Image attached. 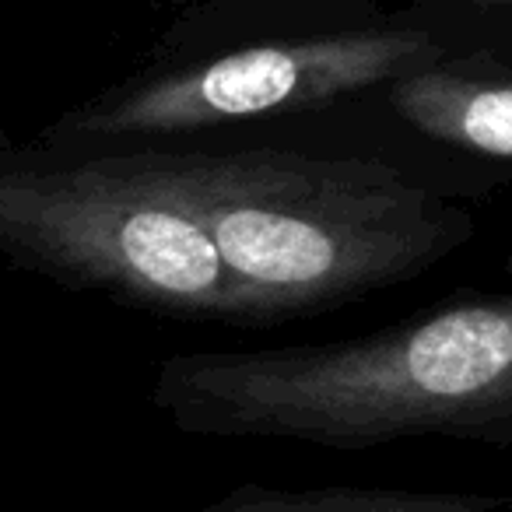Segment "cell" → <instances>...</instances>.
<instances>
[{"label": "cell", "mask_w": 512, "mask_h": 512, "mask_svg": "<svg viewBox=\"0 0 512 512\" xmlns=\"http://www.w3.org/2000/svg\"><path fill=\"white\" fill-rule=\"evenodd\" d=\"M0 267L165 320L260 327L207 232L134 151L60 155L0 137Z\"/></svg>", "instance_id": "cell-3"}, {"label": "cell", "mask_w": 512, "mask_h": 512, "mask_svg": "<svg viewBox=\"0 0 512 512\" xmlns=\"http://www.w3.org/2000/svg\"><path fill=\"white\" fill-rule=\"evenodd\" d=\"M151 407L183 435L379 449L404 439L512 446V299L456 292L330 344L179 351Z\"/></svg>", "instance_id": "cell-1"}, {"label": "cell", "mask_w": 512, "mask_h": 512, "mask_svg": "<svg viewBox=\"0 0 512 512\" xmlns=\"http://www.w3.org/2000/svg\"><path fill=\"white\" fill-rule=\"evenodd\" d=\"M386 106L439 144L491 162L512 158V74L495 53H446L390 81Z\"/></svg>", "instance_id": "cell-5"}, {"label": "cell", "mask_w": 512, "mask_h": 512, "mask_svg": "<svg viewBox=\"0 0 512 512\" xmlns=\"http://www.w3.org/2000/svg\"><path fill=\"white\" fill-rule=\"evenodd\" d=\"M505 495L484 491H418L383 484H323V488H274L239 484L197 512H491Z\"/></svg>", "instance_id": "cell-6"}, {"label": "cell", "mask_w": 512, "mask_h": 512, "mask_svg": "<svg viewBox=\"0 0 512 512\" xmlns=\"http://www.w3.org/2000/svg\"><path fill=\"white\" fill-rule=\"evenodd\" d=\"M491 512H512V498H505V502H502V505H495Z\"/></svg>", "instance_id": "cell-7"}, {"label": "cell", "mask_w": 512, "mask_h": 512, "mask_svg": "<svg viewBox=\"0 0 512 512\" xmlns=\"http://www.w3.org/2000/svg\"><path fill=\"white\" fill-rule=\"evenodd\" d=\"M439 57H446V43L435 32L407 25L239 46L221 57L102 88L46 123L36 148L92 155L120 141L313 113L348 95L386 88Z\"/></svg>", "instance_id": "cell-4"}, {"label": "cell", "mask_w": 512, "mask_h": 512, "mask_svg": "<svg viewBox=\"0 0 512 512\" xmlns=\"http://www.w3.org/2000/svg\"><path fill=\"white\" fill-rule=\"evenodd\" d=\"M134 158L207 232L260 327L407 285L477 232L467 207L379 158L278 148Z\"/></svg>", "instance_id": "cell-2"}, {"label": "cell", "mask_w": 512, "mask_h": 512, "mask_svg": "<svg viewBox=\"0 0 512 512\" xmlns=\"http://www.w3.org/2000/svg\"><path fill=\"white\" fill-rule=\"evenodd\" d=\"M495 4H498V8H509V4H512V0H495Z\"/></svg>", "instance_id": "cell-8"}]
</instances>
